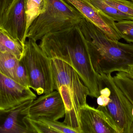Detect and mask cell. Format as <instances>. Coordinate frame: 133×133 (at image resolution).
I'll return each instance as SVG.
<instances>
[{
	"mask_svg": "<svg viewBox=\"0 0 133 133\" xmlns=\"http://www.w3.org/2000/svg\"><path fill=\"white\" fill-rule=\"evenodd\" d=\"M39 46L51 59H57L72 66L89 90V96L99 95V75L93 68L85 38L78 25L49 33Z\"/></svg>",
	"mask_w": 133,
	"mask_h": 133,
	"instance_id": "6da1fadb",
	"label": "cell"
},
{
	"mask_svg": "<svg viewBox=\"0 0 133 133\" xmlns=\"http://www.w3.org/2000/svg\"><path fill=\"white\" fill-rule=\"evenodd\" d=\"M79 25L87 42L93 68L98 75L128 72L130 66L133 65L132 44L110 39L84 17Z\"/></svg>",
	"mask_w": 133,
	"mask_h": 133,
	"instance_id": "7a4b0ae2",
	"label": "cell"
},
{
	"mask_svg": "<svg viewBox=\"0 0 133 133\" xmlns=\"http://www.w3.org/2000/svg\"><path fill=\"white\" fill-rule=\"evenodd\" d=\"M51 61L54 90L60 93L65 107L64 123L82 133L81 110L87 104L89 90L72 66L57 59H51Z\"/></svg>",
	"mask_w": 133,
	"mask_h": 133,
	"instance_id": "3957f363",
	"label": "cell"
},
{
	"mask_svg": "<svg viewBox=\"0 0 133 133\" xmlns=\"http://www.w3.org/2000/svg\"><path fill=\"white\" fill-rule=\"evenodd\" d=\"M45 11L31 24L26 38L37 41L47 34L78 25L84 18L65 0H46Z\"/></svg>",
	"mask_w": 133,
	"mask_h": 133,
	"instance_id": "277c9868",
	"label": "cell"
},
{
	"mask_svg": "<svg viewBox=\"0 0 133 133\" xmlns=\"http://www.w3.org/2000/svg\"><path fill=\"white\" fill-rule=\"evenodd\" d=\"M26 69L29 87L38 95L54 90L51 59L43 51L37 41H26L22 58Z\"/></svg>",
	"mask_w": 133,
	"mask_h": 133,
	"instance_id": "5b68a950",
	"label": "cell"
},
{
	"mask_svg": "<svg viewBox=\"0 0 133 133\" xmlns=\"http://www.w3.org/2000/svg\"><path fill=\"white\" fill-rule=\"evenodd\" d=\"M97 108L103 112L119 133H128L125 112L120 91L111 74L99 75Z\"/></svg>",
	"mask_w": 133,
	"mask_h": 133,
	"instance_id": "8992f818",
	"label": "cell"
},
{
	"mask_svg": "<svg viewBox=\"0 0 133 133\" xmlns=\"http://www.w3.org/2000/svg\"><path fill=\"white\" fill-rule=\"evenodd\" d=\"M65 114L62 98L57 91L54 90L33 101L29 108L28 116L32 118H45L57 121Z\"/></svg>",
	"mask_w": 133,
	"mask_h": 133,
	"instance_id": "52a82bcc",
	"label": "cell"
},
{
	"mask_svg": "<svg viewBox=\"0 0 133 133\" xmlns=\"http://www.w3.org/2000/svg\"><path fill=\"white\" fill-rule=\"evenodd\" d=\"M34 100H27L11 108L0 110V133H33L27 118Z\"/></svg>",
	"mask_w": 133,
	"mask_h": 133,
	"instance_id": "ba28073f",
	"label": "cell"
},
{
	"mask_svg": "<svg viewBox=\"0 0 133 133\" xmlns=\"http://www.w3.org/2000/svg\"><path fill=\"white\" fill-rule=\"evenodd\" d=\"M0 27L23 45L26 42L25 0H14L0 19Z\"/></svg>",
	"mask_w": 133,
	"mask_h": 133,
	"instance_id": "9c48e42d",
	"label": "cell"
},
{
	"mask_svg": "<svg viewBox=\"0 0 133 133\" xmlns=\"http://www.w3.org/2000/svg\"><path fill=\"white\" fill-rule=\"evenodd\" d=\"M36 98V96L30 88L18 84L0 73V110L8 109Z\"/></svg>",
	"mask_w": 133,
	"mask_h": 133,
	"instance_id": "30bf717a",
	"label": "cell"
},
{
	"mask_svg": "<svg viewBox=\"0 0 133 133\" xmlns=\"http://www.w3.org/2000/svg\"><path fill=\"white\" fill-rule=\"evenodd\" d=\"M65 1L76 8L84 18L98 27L108 37L118 41L122 39L116 26L115 22L112 19L84 1Z\"/></svg>",
	"mask_w": 133,
	"mask_h": 133,
	"instance_id": "8fae6325",
	"label": "cell"
},
{
	"mask_svg": "<svg viewBox=\"0 0 133 133\" xmlns=\"http://www.w3.org/2000/svg\"><path fill=\"white\" fill-rule=\"evenodd\" d=\"M82 133H119L104 113L87 104L81 110Z\"/></svg>",
	"mask_w": 133,
	"mask_h": 133,
	"instance_id": "7c38bea8",
	"label": "cell"
},
{
	"mask_svg": "<svg viewBox=\"0 0 133 133\" xmlns=\"http://www.w3.org/2000/svg\"><path fill=\"white\" fill-rule=\"evenodd\" d=\"M113 78L120 91L125 112L128 133H133V79L123 72L116 73Z\"/></svg>",
	"mask_w": 133,
	"mask_h": 133,
	"instance_id": "4fadbf2b",
	"label": "cell"
},
{
	"mask_svg": "<svg viewBox=\"0 0 133 133\" xmlns=\"http://www.w3.org/2000/svg\"><path fill=\"white\" fill-rule=\"evenodd\" d=\"M27 119L33 133H78L64 122L45 118Z\"/></svg>",
	"mask_w": 133,
	"mask_h": 133,
	"instance_id": "5bb4252c",
	"label": "cell"
},
{
	"mask_svg": "<svg viewBox=\"0 0 133 133\" xmlns=\"http://www.w3.org/2000/svg\"><path fill=\"white\" fill-rule=\"evenodd\" d=\"M25 45L0 27V51L14 55L19 60L23 55Z\"/></svg>",
	"mask_w": 133,
	"mask_h": 133,
	"instance_id": "9a60e30c",
	"label": "cell"
},
{
	"mask_svg": "<svg viewBox=\"0 0 133 133\" xmlns=\"http://www.w3.org/2000/svg\"><path fill=\"white\" fill-rule=\"evenodd\" d=\"M46 7V0H25L26 16V37L30 25L40 15L45 11Z\"/></svg>",
	"mask_w": 133,
	"mask_h": 133,
	"instance_id": "2e32d148",
	"label": "cell"
},
{
	"mask_svg": "<svg viewBox=\"0 0 133 133\" xmlns=\"http://www.w3.org/2000/svg\"><path fill=\"white\" fill-rule=\"evenodd\" d=\"M89 5L112 19L115 22H120L124 20H130L126 15L117 10L104 0H83Z\"/></svg>",
	"mask_w": 133,
	"mask_h": 133,
	"instance_id": "e0dca14e",
	"label": "cell"
},
{
	"mask_svg": "<svg viewBox=\"0 0 133 133\" xmlns=\"http://www.w3.org/2000/svg\"><path fill=\"white\" fill-rule=\"evenodd\" d=\"M19 60L14 55L0 51V73L13 79Z\"/></svg>",
	"mask_w": 133,
	"mask_h": 133,
	"instance_id": "ac0fdd59",
	"label": "cell"
},
{
	"mask_svg": "<svg viewBox=\"0 0 133 133\" xmlns=\"http://www.w3.org/2000/svg\"><path fill=\"white\" fill-rule=\"evenodd\" d=\"M133 20V2L129 0H104Z\"/></svg>",
	"mask_w": 133,
	"mask_h": 133,
	"instance_id": "d6986e66",
	"label": "cell"
},
{
	"mask_svg": "<svg viewBox=\"0 0 133 133\" xmlns=\"http://www.w3.org/2000/svg\"><path fill=\"white\" fill-rule=\"evenodd\" d=\"M115 25L122 38L133 43V20H123L115 22Z\"/></svg>",
	"mask_w": 133,
	"mask_h": 133,
	"instance_id": "ffe728a7",
	"label": "cell"
},
{
	"mask_svg": "<svg viewBox=\"0 0 133 133\" xmlns=\"http://www.w3.org/2000/svg\"><path fill=\"white\" fill-rule=\"evenodd\" d=\"M13 79L18 84L25 87L30 88L26 69L22 59L19 60Z\"/></svg>",
	"mask_w": 133,
	"mask_h": 133,
	"instance_id": "44dd1931",
	"label": "cell"
},
{
	"mask_svg": "<svg viewBox=\"0 0 133 133\" xmlns=\"http://www.w3.org/2000/svg\"><path fill=\"white\" fill-rule=\"evenodd\" d=\"M14 0H0V19L3 13Z\"/></svg>",
	"mask_w": 133,
	"mask_h": 133,
	"instance_id": "7402d4cb",
	"label": "cell"
},
{
	"mask_svg": "<svg viewBox=\"0 0 133 133\" xmlns=\"http://www.w3.org/2000/svg\"><path fill=\"white\" fill-rule=\"evenodd\" d=\"M128 75L133 79V65L130 66L128 72Z\"/></svg>",
	"mask_w": 133,
	"mask_h": 133,
	"instance_id": "603a6c76",
	"label": "cell"
},
{
	"mask_svg": "<svg viewBox=\"0 0 133 133\" xmlns=\"http://www.w3.org/2000/svg\"><path fill=\"white\" fill-rule=\"evenodd\" d=\"M129 1H131L133 2V0H129Z\"/></svg>",
	"mask_w": 133,
	"mask_h": 133,
	"instance_id": "cb8c5ba5",
	"label": "cell"
},
{
	"mask_svg": "<svg viewBox=\"0 0 133 133\" xmlns=\"http://www.w3.org/2000/svg\"><path fill=\"white\" fill-rule=\"evenodd\" d=\"M81 1H83V0H81Z\"/></svg>",
	"mask_w": 133,
	"mask_h": 133,
	"instance_id": "d4e9b609",
	"label": "cell"
}]
</instances>
